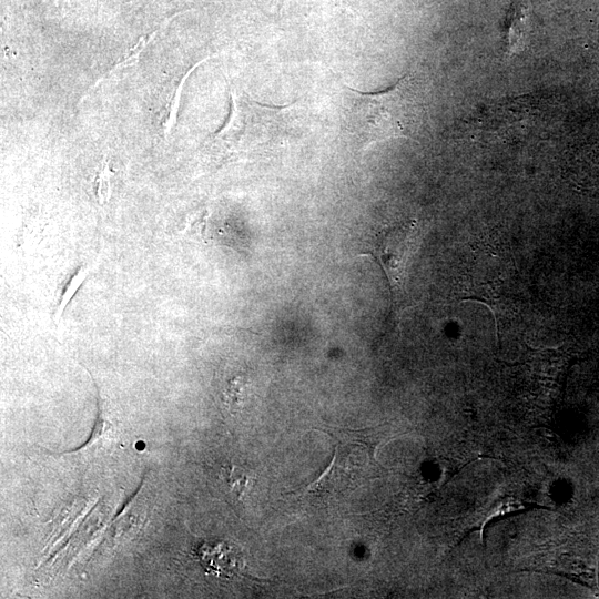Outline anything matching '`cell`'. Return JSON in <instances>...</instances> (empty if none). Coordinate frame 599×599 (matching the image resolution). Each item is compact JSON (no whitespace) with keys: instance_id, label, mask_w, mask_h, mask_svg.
Returning a JSON list of instances; mask_svg holds the SVG:
<instances>
[{"instance_id":"7a4b0ae2","label":"cell","mask_w":599,"mask_h":599,"mask_svg":"<svg viewBox=\"0 0 599 599\" xmlns=\"http://www.w3.org/2000/svg\"><path fill=\"white\" fill-rule=\"evenodd\" d=\"M458 301H475L493 314L497 328L512 319L525 300L524 283L510 246L499 235L469 243L458 264Z\"/></svg>"},{"instance_id":"6da1fadb","label":"cell","mask_w":599,"mask_h":599,"mask_svg":"<svg viewBox=\"0 0 599 599\" xmlns=\"http://www.w3.org/2000/svg\"><path fill=\"white\" fill-rule=\"evenodd\" d=\"M424 118V105L412 74L393 87L365 93L344 87L341 130L345 140L363 150L395 138H414Z\"/></svg>"},{"instance_id":"277c9868","label":"cell","mask_w":599,"mask_h":599,"mask_svg":"<svg viewBox=\"0 0 599 599\" xmlns=\"http://www.w3.org/2000/svg\"><path fill=\"white\" fill-rule=\"evenodd\" d=\"M417 240L418 226L413 220L383 226L373 237L368 254L376 258L386 274L393 298L404 291Z\"/></svg>"},{"instance_id":"52a82bcc","label":"cell","mask_w":599,"mask_h":599,"mask_svg":"<svg viewBox=\"0 0 599 599\" xmlns=\"http://www.w3.org/2000/svg\"><path fill=\"white\" fill-rule=\"evenodd\" d=\"M225 395V402L229 406V409L232 413L237 412V409H240V404L243 400L241 396L240 383L237 380H233L229 386Z\"/></svg>"},{"instance_id":"5b68a950","label":"cell","mask_w":599,"mask_h":599,"mask_svg":"<svg viewBox=\"0 0 599 599\" xmlns=\"http://www.w3.org/2000/svg\"><path fill=\"white\" fill-rule=\"evenodd\" d=\"M197 554L202 565L211 573L232 577L243 568L240 552L225 542H205L200 546Z\"/></svg>"},{"instance_id":"8992f818","label":"cell","mask_w":599,"mask_h":599,"mask_svg":"<svg viewBox=\"0 0 599 599\" xmlns=\"http://www.w3.org/2000/svg\"><path fill=\"white\" fill-rule=\"evenodd\" d=\"M221 477L237 499H243L254 483V475L236 465L224 466Z\"/></svg>"},{"instance_id":"3957f363","label":"cell","mask_w":599,"mask_h":599,"mask_svg":"<svg viewBox=\"0 0 599 599\" xmlns=\"http://www.w3.org/2000/svg\"><path fill=\"white\" fill-rule=\"evenodd\" d=\"M286 106L263 105L247 94L231 92V112L225 125L212 136L214 149L227 155L272 151L287 135Z\"/></svg>"}]
</instances>
